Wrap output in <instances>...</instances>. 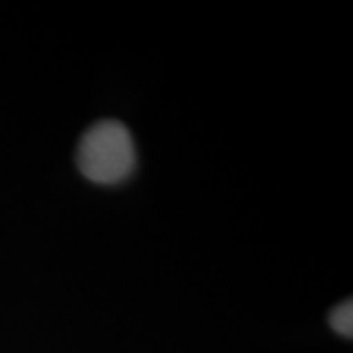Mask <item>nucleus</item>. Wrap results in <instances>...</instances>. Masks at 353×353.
Wrapping results in <instances>:
<instances>
[{
    "label": "nucleus",
    "instance_id": "nucleus-1",
    "mask_svg": "<svg viewBox=\"0 0 353 353\" xmlns=\"http://www.w3.org/2000/svg\"><path fill=\"white\" fill-rule=\"evenodd\" d=\"M136 145L128 128L118 120H102L90 126L79 143L77 163L88 181L116 185L136 169Z\"/></svg>",
    "mask_w": 353,
    "mask_h": 353
},
{
    "label": "nucleus",
    "instance_id": "nucleus-2",
    "mask_svg": "<svg viewBox=\"0 0 353 353\" xmlns=\"http://www.w3.org/2000/svg\"><path fill=\"white\" fill-rule=\"evenodd\" d=\"M330 324L332 328L336 330L338 334L345 336V338H352L353 334V308L352 301L347 303H341L340 306H336L330 314Z\"/></svg>",
    "mask_w": 353,
    "mask_h": 353
}]
</instances>
